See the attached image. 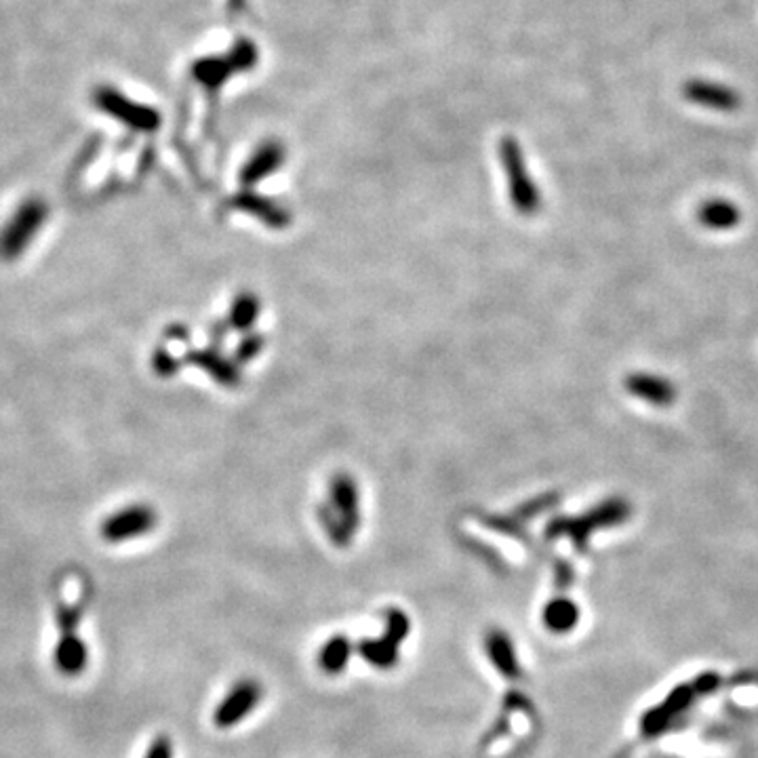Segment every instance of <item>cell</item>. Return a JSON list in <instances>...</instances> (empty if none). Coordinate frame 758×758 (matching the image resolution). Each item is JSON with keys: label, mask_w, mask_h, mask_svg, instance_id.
<instances>
[{"label": "cell", "mask_w": 758, "mask_h": 758, "mask_svg": "<svg viewBox=\"0 0 758 758\" xmlns=\"http://www.w3.org/2000/svg\"><path fill=\"white\" fill-rule=\"evenodd\" d=\"M485 649L491 664L497 668L504 678H518L521 676V666L516 660V651L510 641V636L502 630H491L485 638Z\"/></svg>", "instance_id": "9"}, {"label": "cell", "mask_w": 758, "mask_h": 758, "mask_svg": "<svg viewBox=\"0 0 758 758\" xmlns=\"http://www.w3.org/2000/svg\"><path fill=\"white\" fill-rule=\"evenodd\" d=\"M630 514H632V506L626 497H609V500L601 502L590 512L577 518H556V521L548 525L546 535L550 537V540H556V537H561V535H569L571 542L577 548L586 550L590 535L596 529L622 525L628 521Z\"/></svg>", "instance_id": "1"}, {"label": "cell", "mask_w": 758, "mask_h": 758, "mask_svg": "<svg viewBox=\"0 0 758 758\" xmlns=\"http://www.w3.org/2000/svg\"><path fill=\"white\" fill-rule=\"evenodd\" d=\"M386 636L388 638H392V641L396 643V645H401L403 641H405V638H407V634H409V617L403 613V611H398V609H390L388 613H386Z\"/></svg>", "instance_id": "17"}, {"label": "cell", "mask_w": 758, "mask_h": 758, "mask_svg": "<svg viewBox=\"0 0 758 758\" xmlns=\"http://www.w3.org/2000/svg\"><path fill=\"white\" fill-rule=\"evenodd\" d=\"M352 655V643L346 636H333L325 643V647L318 653V664L327 674H339L342 672Z\"/></svg>", "instance_id": "11"}, {"label": "cell", "mask_w": 758, "mask_h": 758, "mask_svg": "<svg viewBox=\"0 0 758 758\" xmlns=\"http://www.w3.org/2000/svg\"><path fill=\"white\" fill-rule=\"evenodd\" d=\"M57 668L74 676L87 664V647L78 638H64L55 651Z\"/></svg>", "instance_id": "14"}, {"label": "cell", "mask_w": 758, "mask_h": 758, "mask_svg": "<svg viewBox=\"0 0 758 758\" xmlns=\"http://www.w3.org/2000/svg\"><path fill=\"white\" fill-rule=\"evenodd\" d=\"M683 95L687 102L714 112H735L742 106V95L733 87L706 78H691L683 85Z\"/></svg>", "instance_id": "6"}, {"label": "cell", "mask_w": 758, "mask_h": 758, "mask_svg": "<svg viewBox=\"0 0 758 758\" xmlns=\"http://www.w3.org/2000/svg\"><path fill=\"white\" fill-rule=\"evenodd\" d=\"M697 222L708 230H731L742 222V211L727 198H710L697 209Z\"/></svg>", "instance_id": "8"}, {"label": "cell", "mask_w": 758, "mask_h": 758, "mask_svg": "<svg viewBox=\"0 0 758 758\" xmlns=\"http://www.w3.org/2000/svg\"><path fill=\"white\" fill-rule=\"evenodd\" d=\"M358 651L365 657V662H369L375 668H394L398 664V645L388 638L386 634L382 638H365V641L358 645Z\"/></svg>", "instance_id": "10"}, {"label": "cell", "mask_w": 758, "mask_h": 758, "mask_svg": "<svg viewBox=\"0 0 758 758\" xmlns=\"http://www.w3.org/2000/svg\"><path fill=\"white\" fill-rule=\"evenodd\" d=\"M146 758H173V746L167 737H156L146 752Z\"/></svg>", "instance_id": "19"}, {"label": "cell", "mask_w": 758, "mask_h": 758, "mask_svg": "<svg viewBox=\"0 0 758 758\" xmlns=\"http://www.w3.org/2000/svg\"><path fill=\"white\" fill-rule=\"evenodd\" d=\"M331 500H333V506L335 510L339 512V516L344 518V525L346 527H356V512H358V506H356V487L352 485V481L348 476H339L333 481V489H331Z\"/></svg>", "instance_id": "12"}, {"label": "cell", "mask_w": 758, "mask_h": 758, "mask_svg": "<svg viewBox=\"0 0 758 758\" xmlns=\"http://www.w3.org/2000/svg\"><path fill=\"white\" fill-rule=\"evenodd\" d=\"M257 310H259V306H257V299L255 297H251V295L238 297L236 302H234V308H232V323L236 327L247 329L249 325L255 323Z\"/></svg>", "instance_id": "16"}, {"label": "cell", "mask_w": 758, "mask_h": 758, "mask_svg": "<svg viewBox=\"0 0 758 758\" xmlns=\"http://www.w3.org/2000/svg\"><path fill=\"white\" fill-rule=\"evenodd\" d=\"M47 222V205L41 198H30L0 228V262H15L32 245Z\"/></svg>", "instance_id": "2"}, {"label": "cell", "mask_w": 758, "mask_h": 758, "mask_svg": "<svg viewBox=\"0 0 758 758\" xmlns=\"http://www.w3.org/2000/svg\"><path fill=\"white\" fill-rule=\"evenodd\" d=\"M626 390L653 407H670L676 401V386L670 379L653 373H630L626 377Z\"/></svg>", "instance_id": "7"}, {"label": "cell", "mask_w": 758, "mask_h": 758, "mask_svg": "<svg viewBox=\"0 0 758 758\" xmlns=\"http://www.w3.org/2000/svg\"><path fill=\"white\" fill-rule=\"evenodd\" d=\"M198 363L205 365L217 379H222V382L226 384H232L234 382V373L228 369V365L222 361V358H211V356H201L198 358Z\"/></svg>", "instance_id": "18"}, {"label": "cell", "mask_w": 758, "mask_h": 758, "mask_svg": "<svg viewBox=\"0 0 758 758\" xmlns=\"http://www.w3.org/2000/svg\"><path fill=\"white\" fill-rule=\"evenodd\" d=\"M502 158H504V167L510 179V196H512L514 207L527 215L535 213L537 209H540L542 198L533 184V179L527 173L521 148H518L512 139H506V142L502 144Z\"/></svg>", "instance_id": "3"}, {"label": "cell", "mask_w": 758, "mask_h": 758, "mask_svg": "<svg viewBox=\"0 0 758 758\" xmlns=\"http://www.w3.org/2000/svg\"><path fill=\"white\" fill-rule=\"evenodd\" d=\"M262 695L264 689L257 681H241L234 685L213 714L215 725L219 729H230L238 725L257 708L259 702H262Z\"/></svg>", "instance_id": "5"}, {"label": "cell", "mask_w": 758, "mask_h": 758, "mask_svg": "<svg viewBox=\"0 0 758 758\" xmlns=\"http://www.w3.org/2000/svg\"><path fill=\"white\" fill-rule=\"evenodd\" d=\"M281 158H283L281 148H276V146L262 148L251 158V163L245 167L243 182L245 184L259 182V179L266 177L268 173H272L278 167V163H281Z\"/></svg>", "instance_id": "15"}, {"label": "cell", "mask_w": 758, "mask_h": 758, "mask_svg": "<svg viewBox=\"0 0 758 758\" xmlns=\"http://www.w3.org/2000/svg\"><path fill=\"white\" fill-rule=\"evenodd\" d=\"M544 624L552 632H569L577 624V605L569 598H554L544 609Z\"/></svg>", "instance_id": "13"}, {"label": "cell", "mask_w": 758, "mask_h": 758, "mask_svg": "<svg viewBox=\"0 0 758 758\" xmlns=\"http://www.w3.org/2000/svg\"><path fill=\"white\" fill-rule=\"evenodd\" d=\"M154 525L156 512L144 504H137L108 516L106 523L102 525V535L110 544H121L148 533L150 529H154Z\"/></svg>", "instance_id": "4"}]
</instances>
